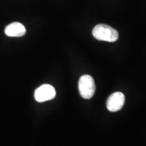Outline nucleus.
<instances>
[{
  "label": "nucleus",
  "mask_w": 146,
  "mask_h": 146,
  "mask_svg": "<svg viewBox=\"0 0 146 146\" xmlns=\"http://www.w3.org/2000/svg\"><path fill=\"white\" fill-rule=\"evenodd\" d=\"M93 36L100 41L114 42L118 39V33L116 29L104 24L96 25L93 29Z\"/></svg>",
  "instance_id": "f257e3e1"
},
{
  "label": "nucleus",
  "mask_w": 146,
  "mask_h": 146,
  "mask_svg": "<svg viewBox=\"0 0 146 146\" xmlns=\"http://www.w3.org/2000/svg\"><path fill=\"white\" fill-rule=\"evenodd\" d=\"M78 91L84 99H91L96 91V85L93 77L88 74L82 76L78 81Z\"/></svg>",
  "instance_id": "f03ea898"
},
{
  "label": "nucleus",
  "mask_w": 146,
  "mask_h": 146,
  "mask_svg": "<svg viewBox=\"0 0 146 146\" xmlns=\"http://www.w3.org/2000/svg\"><path fill=\"white\" fill-rule=\"evenodd\" d=\"M56 90L50 85H43L38 87L35 91V99L37 102H44L52 100L56 97Z\"/></svg>",
  "instance_id": "7ed1b4c3"
},
{
  "label": "nucleus",
  "mask_w": 146,
  "mask_h": 146,
  "mask_svg": "<svg viewBox=\"0 0 146 146\" xmlns=\"http://www.w3.org/2000/svg\"><path fill=\"white\" fill-rule=\"evenodd\" d=\"M125 102V97L123 93L115 92L110 95L107 100V108L110 112H117L122 109Z\"/></svg>",
  "instance_id": "20e7f679"
},
{
  "label": "nucleus",
  "mask_w": 146,
  "mask_h": 146,
  "mask_svg": "<svg viewBox=\"0 0 146 146\" xmlns=\"http://www.w3.org/2000/svg\"><path fill=\"white\" fill-rule=\"evenodd\" d=\"M5 33L11 37H21L26 33V29L23 24L15 22L5 27Z\"/></svg>",
  "instance_id": "39448f33"
}]
</instances>
